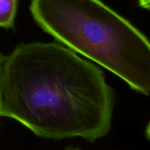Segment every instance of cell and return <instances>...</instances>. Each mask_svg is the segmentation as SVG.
<instances>
[{"label": "cell", "instance_id": "obj_3", "mask_svg": "<svg viewBox=\"0 0 150 150\" xmlns=\"http://www.w3.org/2000/svg\"><path fill=\"white\" fill-rule=\"evenodd\" d=\"M18 0H0V26L13 29L17 13Z\"/></svg>", "mask_w": 150, "mask_h": 150}, {"label": "cell", "instance_id": "obj_5", "mask_svg": "<svg viewBox=\"0 0 150 150\" xmlns=\"http://www.w3.org/2000/svg\"><path fill=\"white\" fill-rule=\"evenodd\" d=\"M145 136L147 138L148 140L150 141V122H149V124L146 127V129H145Z\"/></svg>", "mask_w": 150, "mask_h": 150}, {"label": "cell", "instance_id": "obj_1", "mask_svg": "<svg viewBox=\"0 0 150 150\" xmlns=\"http://www.w3.org/2000/svg\"><path fill=\"white\" fill-rule=\"evenodd\" d=\"M114 105L103 72L62 44L21 43L0 57V116L38 137L95 142L109 133Z\"/></svg>", "mask_w": 150, "mask_h": 150}, {"label": "cell", "instance_id": "obj_4", "mask_svg": "<svg viewBox=\"0 0 150 150\" xmlns=\"http://www.w3.org/2000/svg\"><path fill=\"white\" fill-rule=\"evenodd\" d=\"M139 4L142 8L150 11V0H139Z\"/></svg>", "mask_w": 150, "mask_h": 150}, {"label": "cell", "instance_id": "obj_2", "mask_svg": "<svg viewBox=\"0 0 150 150\" xmlns=\"http://www.w3.org/2000/svg\"><path fill=\"white\" fill-rule=\"evenodd\" d=\"M35 23L57 42L150 96V40L100 0H31Z\"/></svg>", "mask_w": 150, "mask_h": 150}, {"label": "cell", "instance_id": "obj_6", "mask_svg": "<svg viewBox=\"0 0 150 150\" xmlns=\"http://www.w3.org/2000/svg\"><path fill=\"white\" fill-rule=\"evenodd\" d=\"M64 150H81L79 147H75V146H67Z\"/></svg>", "mask_w": 150, "mask_h": 150}]
</instances>
